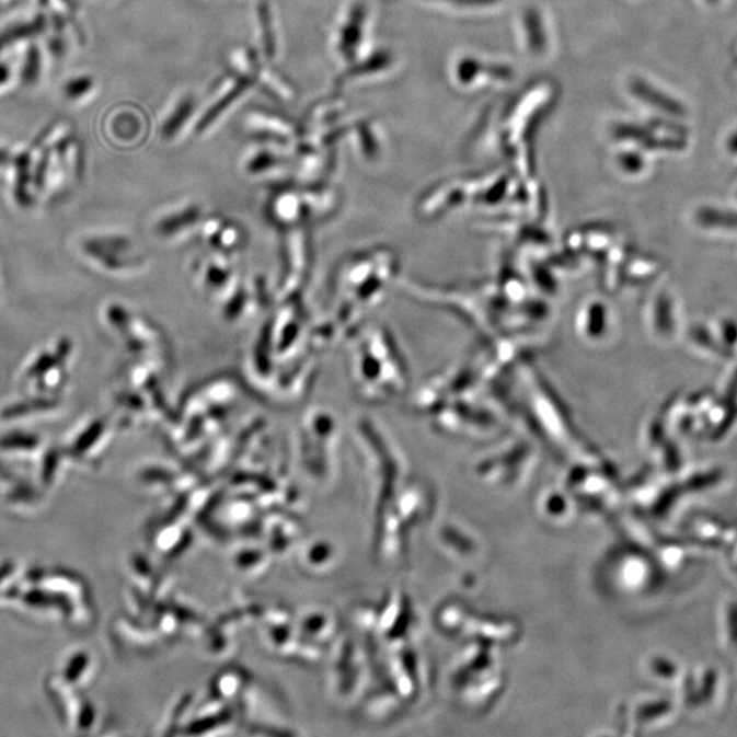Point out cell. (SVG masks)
Masks as SVG:
<instances>
[{"instance_id":"4","label":"cell","mask_w":737,"mask_h":737,"mask_svg":"<svg viewBox=\"0 0 737 737\" xmlns=\"http://www.w3.org/2000/svg\"><path fill=\"white\" fill-rule=\"evenodd\" d=\"M192 275L198 290L220 304L229 299L242 280L231 256L216 252L199 256L193 264Z\"/></svg>"},{"instance_id":"21","label":"cell","mask_w":737,"mask_h":737,"mask_svg":"<svg viewBox=\"0 0 737 737\" xmlns=\"http://www.w3.org/2000/svg\"><path fill=\"white\" fill-rule=\"evenodd\" d=\"M331 111L332 110H331V105H330L329 115L331 114ZM326 118H329V124H332V122H334V119H335V118H332V116H326ZM323 119H325V118H321V116H315V115H312V114L309 115V122L323 120Z\"/></svg>"},{"instance_id":"12","label":"cell","mask_w":737,"mask_h":737,"mask_svg":"<svg viewBox=\"0 0 737 737\" xmlns=\"http://www.w3.org/2000/svg\"><path fill=\"white\" fill-rule=\"evenodd\" d=\"M196 100L192 94L179 100L175 107L171 110L168 119L163 122L162 136L165 140H173L184 129L187 122L192 119L194 111H196Z\"/></svg>"},{"instance_id":"7","label":"cell","mask_w":737,"mask_h":737,"mask_svg":"<svg viewBox=\"0 0 737 737\" xmlns=\"http://www.w3.org/2000/svg\"><path fill=\"white\" fill-rule=\"evenodd\" d=\"M198 238L210 252L227 256L240 252L246 241L245 231L240 224L216 215H207Z\"/></svg>"},{"instance_id":"2","label":"cell","mask_w":737,"mask_h":737,"mask_svg":"<svg viewBox=\"0 0 737 737\" xmlns=\"http://www.w3.org/2000/svg\"><path fill=\"white\" fill-rule=\"evenodd\" d=\"M353 382L367 401H382L399 390L402 373L384 332L373 330L359 337L353 350Z\"/></svg>"},{"instance_id":"11","label":"cell","mask_w":737,"mask_h":737,"mask_svg":"<svg viewBox=\"0 0 737 737\" xmlns=\"http://www.w3.org/2000/svg\"><path fill=\"white\" fill-rule=\"evenodd\" d=\"M130 247L131 243L129 240H126V238L111 237L104 238V240L90 242L88 251H90L93 256H100L96 258H99L105 267H110V269H122L130 267V265L135 263H133V260L130 258L116 257V254H125L127 251H130Z\"/></svg>"},{"instance_id":"6","label":"cell","mask_w":737,"mask_h":737,"mask_svg":"<svg viewBox=\"0 0 737 737\" xmlns=\"http://www.w3.org/2000/svg\"><path fill=\"white\" fill-rule=\"evenodd\" d=\"M207 214L201 205L186 203L176 205L159 219L154 231L162 241L173 242L175 245L198 238Z\"/></svg>"},{"instance_id":"3","label":"cell","mask_w":737,"mask_h":737,"mask_svg":"<svg viewBox=\"0 0 737 737\" xmlns=\"http://www.w3.org/2000/svg\"><path fill=\"white\" fill-rule=\"evenodd\" d=\"M337 207L334 191L325 187H283L269 197L267 215L277 226L293 227L318 223Z\"/></svg>"},{"instance_id":"16","label":"cell","mask_w":737,"mask_h":737,"mask_svg":"<svg viewBox=\"0 0 737 737\" xmlns=\"http://www.w3.org/2000/svg\"><path fill=\"white\" fill-rule=\"evenodd\" d=\"M55 406V402H49L44 399V401H33L30 403H21L16 404L14 407H10L8 412H5V415H21V414H27L31 412H36L35 408L42 410L46 407H53Z\"/></svg>"},{"instance_id":"9","label":"cell","mask_w":737,"mask_h":737,"mask_svg":"<svg viewBox=\"0 0 737 737\" xmlns=\"http://www.w3.org/2000/svg\"><path fill=\"white\" fill-rule=\"evenodd\" d=\"M253 84L254 82L251 77L232 71L229 79L219 88V92L212 100V104L204 111L201 118L197 122L196 131L203 133L208 130Z\"/></svg>"},{"instance_id":"14","label":"cell","mask_w":737,"mask_h":737,"mask_svg":"<svg viewBox=\"0 0 737 737\" xmlns=\"http://www.w3.org/2000/svg\"><path fill=\"white\" fill-rule=\"evenodd\" d=\"M257 20L265 57L273 59L277 53V37L273 10L267 2H260Z\"/></svg>"},{"instance_id":"5","label":"cell","mask_w":737,"mask_h":737,"mask_svg":"<svg viewBox=\"0 0 737 737\" xmlns=\"http://www.w3.org/2000/svg\"><path fill=\"white\" fill-rule=\"evenodd\" d=\"M280 281L277 283L276 298L288 301L293 296V290L302 285L309 268L308 242L303 232L298 231L283 242Z\"/></svg>"},{"instance_id":"15","label":"cell","mask_w":737,"mask_h":737,"mask_svg":"<svg viewBox=\"0 0 737 737\" xmlns=\"http://www.w3.org/2000/svg\"><path fill=\"white\" fill-rule=\"evenodd\" d=\"M700 220L703 226L725 227V229L737 230V216L724 215L716 210L706 209L700 214Z\"/></svg>"},{"instance_id":"19","label":"cell","mask_w":737,"mask_h":737,"mask_svg":"<svg viewBox=\"0 0 737 737\" xmlns=\"http://www.w3.org/2000/svg\"><path fill=\"white\" fill-rule=\"evenodd\" d=\"M691 336L692 339L700 343L703 347L711 348V350L722 354L727 353L717 347L716 341H714L711 334H709L705 329H702V326H696V329L692 330Z\"/></svg>"},{"instance_id":"20","label":"cell","mask_w":737,"mask_h":737,"mask_svg":"<svg viewBox=\"0 0 737 737\" xmlns=\"http://www.w3.org/2000/svg\"><path fill=\"white\" fill-rule=\"evenodd\" d=\"M723 336L728 346H734L737 342V324L735 321H725L723 324Z\"/></svg>"},{"instance_id":"17","label":"cell","mask_w":737,"mask_h":737,"mask_svg":"<svg viewBox=\"0 0 737 737\" xmlns=\"http://www.w3.org/2000/svg\"><path fill=\"white\" fill-rule=\"evenodd\" d=\"M359 141H362V152L365 153V157H375V153L377 151L376 148V140H375V135L373 131L369 130L368 125H362L359 127Z\"/></svg>"},{"instance_id":"22","label":"cell","mask_w":737,"mask_h":737,"mask_svg":"<svg viewBox=\"0 0 737 737\" xmlns=\"http://www.w3.org/2000/svg\"><path fill=\"white\" fill-rule=\"evenodd\" d=\"M736 393H737V373L735 376L733 384H730V387H729L727 399L734 398L736 395Z\"/></svg>"},{"instance_id":"10","label":"cell","mask_w":737,"mask_h":737,"mask_svg":"<svg viewBox=\"0 0 737 737\" xmlns=\"http://www.w3.org/2000/svg\"><path fill=\"white\" fill-rule=\"evenodd\" d=\"M247 130L251 136H256L260 140L285 146L293 140L297 135L296 127H292L286 119L279 118L273 114L256 113L247 118Z\"/></svg>"},{"instance_id":"1","label":"cell","mask_w":737,"mask_h":737,"mask_svg":"<svg viewBox=\"0 0 737 737\" xmlns=\"http://www.w3.org/2000/svg\"><path fill=\"white\" fill-rule=\"evenodd\" d=\"M377 253H358L337 269L334 286V313L335 323L339 325V332H350L354 325L361 320L368 309L379 302L384 292V277L373 275L379 268H373Z\"/></svg>"},{"instance_id":"8","label":"cell","mask_w":737,"mask_h":737,"mask_svg":"<svg viewBox=\"0 0 737 737\" xmlns=\"http://www.w3.org/2000/svg\"><path fill=\"white\" fill-rule=\"evenodd\" d=\"M367 20V8H365L362 2H357L352 4V8H348L345 20L337 26L335 48L343 62L347 65L356 62L359 48H361L365 38Z\"/></svg>"},{"instance_id":"18","label":"cell","mask_w":737,"mask_h":737,"mask_svg":"<svg viewBox=\"0 0 737 737\" xmlns=\"http://www.w3.org/2000/svg\"><path fill=\"white\" fill-rule=\"evenodd\" d=\"M658 329L663 332L672 331V315H670V307L668 299H661L658 303Z\"/></svg>"},{"instance_id":"13","label":"cell","mask_w":737,"mask_h":737,"mask_svg":"<svg viewBox=\"0 0 737 737\" xmlns=\"http://www.w3.org/2000/svg\"><path fill=\"white\" fill-rule=\"evenodd\" d=\"M286 159L273 149H260L246 160L245 169L247 174L264 175L275 173V171L285 168Z\"/></svg>"}]
</instances>
